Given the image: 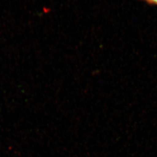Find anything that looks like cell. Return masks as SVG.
I'll return each instance as SVG.
<instances>
[{"label": "cell", "instance_id": "1", "mask_svg": "<svg viewBox=\"0 0 157 157\" xmlns=\"http://www.w3.org/2000/svg\"><path fill=\"white\" fill-rule=\"evenodd\" d=\"M144 1L150 5L157 6V0H144Z\"/></svg>", "mask_w": 157, "mask_h": 157}]
</instances>
